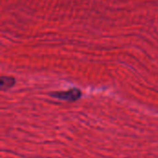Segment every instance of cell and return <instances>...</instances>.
<instances>
[{"label":"cell","mask_w":158,"mask_h":158,"mask_svg":"<svg viewBox=\"0 0 158 158\" xmlns=\"http://www.w3.org/2000/svg\"><path fill=\"white\" fill-rule=\"evenodd\" d=\"M52 96L60 100H64V101H76L81 96V92L77 88H72V89L66 90V91L52 93Z\"/></svg>","instance_id":"obj_1"},{"label":"cell","mask_w":158,"mask_h":158,"mask_svg":"<svg viewBox=\"0 0 158 158\" xmlns=\"http://www.w3.org/2000/svg\"><path fill=\"white\" fill-rule=\"evenodd\" d=\"M14 83H15V81L12 77L2 76V78H1V88L2 89L8 88L10 87H12L14 85Z\"/></svg>","instance_id":"obj_2"}]
</instances>
